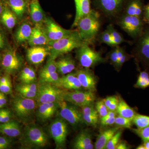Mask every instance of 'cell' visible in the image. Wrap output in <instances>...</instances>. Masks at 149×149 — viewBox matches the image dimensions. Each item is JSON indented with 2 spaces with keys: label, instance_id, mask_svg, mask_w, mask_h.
Returning a JSON list of instances; mask_svg holds the SVG:
<instances>
[{
  "label": "cell",
  "instance_id": "obj_6",
  "mask_svg": "<svg viewBox=\"0 0 149 149\" xmlns=\"http://www.w3.org/2000/svg\"><path fill=\"white\" fill-rule=\"evenodd\" d=\"M49 132L55 143L56 149H62L65 147L68 135V126L62 118H57L51 123Z\"/></svg>",
  "mask_w": 149,
  "mask_h": 149
},
{
  "label": "cell",
  "instance_id": "obj_58",
  "mask_svg": "<svg viewBox=\"0 0 149 149\" xmlns=\"http://www.w3.org/2000/svg\"><path fill=\"white\" fill-rule=\"evenodd\" d=\"M143 145L146 149H149V141H144Z\"/></svg>",
  "mask_w": 149,
  "mask_h": 149
},
{
  "label": "cell",
  "instance_id": "obj_27",
  "mask_svg": "<svg viewBox=\"0 0 149 149\" xmlns=\"http://www.w3.org/2000/svg\"><path fill=\"white\" fill-rule=\"evenodd\" d=\"M17 17L10 8L4 6L1 20L3 24L8 29H12L17 23Z\"/></svg>",
  "mask_w": 149,
  "mask_h": 149
},
{
  "label": "cell",
  "instance_id": "obj_22",
  "mask_svg": "<svg viewBox=\"0 0 149 149\" xmlns=\"http://www.w3.org/2000/svg\"><path fill=\"white\" fill-rule=\"evenodd\" d=\"M76 8V14L72 27L77 26L81 18L86 16L91 10V0H74Z\"/></svg>",
  "mask_w": 149,
  "mask_h": 149
},
{
  "label": "cell",
  "instance_id": "obj_35",
  "mask_svg": "<svg viewBox=\"0 0 149 149\" xmlns=\"http://www.w3.org/2000/svg\"><path fill=\"white\" fill-rule=\"evenodd\" d=\"M136 88L145 89L149 87V74L146 71L140 72L137 82L134 85Z\"/></svg>",
  "mask_w": 149,
  "mask_h": 149
},
{
  "label": "cell",
  "instance_id": "obj_39",
  "mask_svg": "<svg viewBox=\"0 0 149 149\" xmlns=\"http://www.w3.org/2000/svg\"><path fill=\"white\" fill-rule=\"evenodd\" d=\"M122 131L118 130L114 135L110 139L105 147L106 149H116L118 144L120 142V138L122 135Z\"/></svg>",
  "mask_w": 149,
  "mask_h": 149
},
{
  "label": "cell",
  "instance_id": "obj_47",
  "mask_svg": "<svg viewBox=\"0 0 149 149\" xmlns=\"http://www.w3.org/2000/svg\"><path fill=\"white\" fill-rule=\"evenodd\" d=\"M109 58L111 63L116 68L118 63V56L117 48L112 50L109 54Z\"/></svg>",
  "mask_w": 149,
  "mask_h": 149
},
{
  "label": "cell",
  "instance_id": "obj_38",
  "mask_svg": "<svg viewBox=\"0 0 149 149\" xmlns=\"http://www.w3.org/2000/svg\"><path fill=\"white\" fill-rule=\"evenodd\" d=\"M57 72L55 60L49 58L46 64L40 71V74Z\"/></svg>",
  "mask_w": 149,
  "mask_h": 149
},
{
  "label": "cell",
  "instance_id": "obj_60",
  "mask_svg": "<svg viewBox=\"0 0 149 149\" xmlns=\"http://www.w3.org/2000/svg\"><path fill=\"white\" fill-rule=\"evenodd\" d=\"M3 107V106L1 102V98H0V109H1Z\"/></svg>",
  "mask_w": 149,
  "mask_h": 149
},
{
  "label": "cell",
  "instance_id": "obj_44",
  "mask_svg": "<svg viewBox=\"0 0 149 149\" xmlns=\"http://www.w3.org/2000/svg\"><path fill=\"white\" fill-rule=\"evenodd\" d=\"M100 41L101 42L104 43L110 46H115L112 39L111 35L107 29L101 34L100 37Z\"/></svg>",
  "mask_w": 149,
  "mask_h": 149
},
{
  "label": "cell",
  "instance_id": "obj_24",
  "mask_svg": "<svg viewBox=\"0 0 149 149\" xmlns=\"http://www.w3.org/2000/svg\"><path fill=\"white\" fill-rule=\"evenodd\" d=\"M57 71L62 75L72 72L75 68V62L72 57L66 56L56 61Z\"/></svg>",
  "mask_w": 149,
  "mask_h": 149
},
{
  "label": "cell",
  "instance_id": "obj_25",
  "mask_svg": "<svg viewBox=\"0 0 149 149\" xmlns=\"http://www.w3.org/2000/svg\"><path fill=\"white\" fill-rule=\"evenodd\" d=\"M30 18L36 25H41L45 18L42 9L38 0H32L29 4Z\"/></svg>",
  "mask_w": 149,
  "mask_h": 149
},
{
  "label": "cell",
  "instance_id": "obj_16",
  "mask_svg": "<svg viewBox=\"0 0 149 149\" xmlns=\"http://www.w3.org/2000/svg\"><path fill=\"white\" fill-rule=\"evenodd\" d=\"M125 0H96L99 8L109 15H113L119 12Z\"/></svg>",
  "mask_w": 149,
  "mask_h": 149
},
{
  "label": "cell",
  "instance_id": "obj_32",
  "mask_svg": "<svg viewBox=\"0 0 149 149\" xmlns=\"http://www.w3.org/2000/svg\"><path fill=\"white\" fill-rule=\"evenodd\" d=\"M19 78L21 83L24 84L35 83L37 80L35 70L30 67H27L22 70Z\"/></svg>",
  "mask_w": 149,
  "mask_h": 149
},
{
  "label": "cell",
  "instance_id": "obj_13",
  "mask_svg": "<svg viewBox=\"0 0 149 149\" xmlns=\"http://www.w3.org/2000/svg\"><path fill=\"white\" fill-rule=\"evenodd\" d=\"M75 73L82 88L86 91H96L97 83L96 76L89 68L79 70Z\"/></svg>",
  "mask_w": 149,
  "mask_h": 149
},
{
  "label": "cell",
  "instance_id": "obj_9",
  "mask_svg": "<svg viewBox=\"0 0 149 149\" xmlns=\"http://www.w3.org/2000/svg\"><path fill=\"white\" fill-rule=\"evenodd\" d=\"M118 24L132 38L140 37L143 31V20L137 17L126 14L120 19Z\"/></svg>",
  "mask_w": 149,
  "mask_h": 149
},
{
  "label": "cell",
  "instance_id": "obj_3",
  "mask_svg": "<svg viewBox=\"0 0 149 149\" xmlns=\"http://www.w3.org/2000/svg\"><path fill=\"white\" fill-rule=\"evenodd\" d=\"M22 143L29 148H40L45 146L48 137L42 128L35 124H30L24 128Z\"/></svg>",
  "mask_w": 149,
  "mask_h": 149
},
{
  "label": "cell",
  "instance_id": "obj_18",
  "mask_svg": "<svg viewBox=\"0 0 149 149\" xmlns=\"http://www.w3.org/2000/svg\"><path fill=\"white\" fill-rule=\"evenodd\" d=\"M59 108L58 102L40 104L37 112V116L39 120L45 122L52 118Z\"/></svg>",
  "mask_w": 149,
  "mask_h": 149
},
{
  "label": "cell",
  "instance_id": "obj_55",
  "mask_svg": "<svg viewBox=\"0 0 149 149\" xmlns=\"http://www.w3.org/2000/svg\"><path fill=\"white\" fill-rule=\"evenodd\" d=\"M10 80H11L10 77L8 74L4 75L2 77H0V83L5 84V83H8Z\"/></svg>",
  "mask_w": 149,
  "mask_h": 149
},
{
  "label": "cell",
  "instance_id": "obj_33",
  "mask_svg": "<svg viewBox=\"0 0 149 149\" xmlns=\"http://www.w3.org/2000/svg\"><path fill=\"white\" fill-rule=\"evenodd\" d=\"M59 78L57 72L40 74L39 83H51L55 85Z\"/></svg>",
  "mask_w": 149,
  "mask_h": 149
},
{
  "label": "cell",
  "instance_id": "obj_52",
  "mask_svg": "<svg viewBox=\"0 0 149 149\" xmlns=\"http://www.w3.org/2000/svg\"><path fill=\"white\" fill-rule=\"evenodd\" d=\"M12 116V114L11 112L9 110L7 109L6 111L2 118L0 123H4L8 122L11 120Z\"/></svg>",
  "mask_w": 149,
  "mask_h": 149
},
{
  "label": "cell",
  "instance_id": "obj_48",
  "mask_svg": "<svg viewBox=\"0 0 149 149\" xmlns=\"http://www.w3.org/2000/svg\"><path fill=\"white\" fill-rule=\"evenodd\" d=\"M18 85L21 88H24V89L33 91V92H37L38 84L35 83H28V84L22 83V84H19Z\"/></svg>",
  "mask_w": 149,
  "mask_h": 149
},
{
  "label": "cell",
  "instance_id": "obj_40",
  "mask_svg": "<svg viewBox=\"0 0 149 149\" xmlns=\"http://www.w3.org/2000/svg\"><path fill=\"white\" fill-rule=\"evenodd\" d=\"M132 120L118 116L116 117L114 124L119 128H130L132 126Z\"/></svg>",
  "mask_w": 149,
  "mask_h": 149
},
{
  "label": "cell",
  "instance_id": "obj_8",
  "mask_svg": "<svg viewBox=\"0 0 149 149\" xmlns=\"http://www.w3.org/2000/svg\"><path fill=\"white\" fill-rule=\"evenodd\" d=\"M95 99V96L94 92L88 91L75 90L72 92L65 91L63 96V101L80 107L93 103Z\"/></svg>",
  "mask_w": 149,
  "mask_h": 149
},
{
  "label": "cell",
  "instance_id": "obj_2",
  "mask_svg": "<svg viewBox=\"0 0 149 149\" xmlns=\"http://www.w3.org/2000/svg\"><path fill=\"white\" fill-rule=\"evenodd\" d=\"M100 19L99 13L91 10L86 16L78 22L76 26L77 31L84 42L90 44L95 39L100 27Z\"/></svg>",
  "mask_w": 149,
  "mask_h": 149
},
{
  "label": "cell",
  "instance_id": "obj_42",
  "mask_svg": "<svg viewBox=\"0 0 149 149\" xmlns=\"http://www.w3.org/2000/svg\"><path fill=\"white\" fill-rule=\"evenodd\" d=\"M132 130L143 142L149 141V126L144 128L133 129Z\"/></svg>",
  "mask_w": 149,
  "mask_h": 149
},
{
  "label": "cell",
  "instance_id": "obj_10",
  "mask_svg": "<svg viewBox=\"0 0 149 149\" xmlns=\"http://www.w3.org/2000/svg\"><path fill=\"white\" fill-rule=\"evenodd\" d=\"M60 115L61 118L73 126H77L83 122L82 112L76 106L70 104L65 101L58 102Z\"/></svg>",
  "mask_w": 149,
  "mask_h": 149
},
{
  "label": "cell",
  "instance_id": "obj_43",
  "mask_svg": "<svg viewBox=\"0 0 149 149\" xmlns=\"http://www.w3.org/2000/svg\"><path fill=\"white\" fill-rule=\"evenodd\" d=\"M95 108L98 113L99 117H100V118L107 115L109 111L106 106L105 105L103 100L99 101L96 103Z\"/></svg>",
  "mask_w": 149,
  "mask_h": 149
},
{
  "label": "cell",
  "instance_id": "obj_46",
  "mask_svg": "<svg viewBox=\"0 0 149 149\" xmlns=\"http://www.w3.org/2000/svg\"><path fill=\"white\" fill-rule=\"evenodd\" d=\"M0 92L4 94H10L12 93V87L11 80L5 84L0 83Z\"/></svg>",
  "mask_w": 149,
  "mask_h": 149
},
{
  "label": "cell",
  "instance_id": "obj_19",
  "mask_svg": "<svg viewBox=\"0 0 149 149\" xmlns=\"http://www.w3.org/2000/svg\"><path fill=\"white\" fill-rule=\"evenodd\" d=\"M28 42L29 45L35 47L48 45L49 41L41 25H36L32 28V33Z\"/></svg>",
  "mask_w": 149,
  "mask_h": 149
},
{
  "label": "cell",
  "instance_id": "obj_20",
  "mask_svg": "<svg viewBox=\"0 0 149 149\" xmlns=\"http://www.w3.org/2000/svg\"><path fill=\"white\" fill-rule=\"evenodd\" d=\"M83 122L88 126L95 127L99 121L98 113L93 103L82 107Z\"/></svg>",
  "mask_w": 149,
  "mask_h": 149
},
{
  "label": "cell",
  "instance_id": "obj_28",
  "mask_svg": "<svg viewBox=\"0 0 149 149\" xmlns=\"http://www.w3.org/2000/svg\"><path fill=\"white\" fill-rule=\"evenodd\" d=\"M32 28L27 22L22 24L17 28L15 34V39L17 42L21 44L28 41L32 33Z\"/></svg>",
  "mask_w": 149,
  "mask_h": 149
},
{
  "label": "cell",
  "instance_id": "obj_57",
  "mask_svg": "<svg viewBox=\"0 0 149 149\" xmlns=\"http://www.w3.org/2000/svg\"><path fill=\"white\" fill-rule=\"evenodd\" d=\"M4 8V6L3 5L2 3L0 1V20H1L2 14Z\"/></svg>",
  "mask_w": 149,
  "mask_h": 149
},
{
  "label": "cell",
  "instance_id": "obj_17",
  "mask_svg": "<svg viewBox=\"0 0 149 149\" xmlns=\"http://www.w3.org/2000/svg\"><path fill=\"white\" fill-rule=\"evenodd\" d=\"M54 85L60 88L74 91L80 90L82 88L76 73L74 72L63 75Z\"/></svg>",
  "mask_w": 149,
  "mask_h": 149
},
{
  "label": "cell",
  "instance_id": "obj_41",
  "mask_svg": "<svg viewBox=\"0 0 149 149\" xmlns=\"http://www.w3.org/2000/svg\"><path fill=\"white\" fill-rule=\"evenodd\" d=\"M16 89L20 96L23 97L32 99L36 98L37 94V92H33V91L24 89L19 87L18 85L16 86Z\"/></svg>",
  "mask_w": 149,
  "mask_h": 149
},
{
  "label": "cell",
  "instance_id": "obj_30",
  "mask_svg": "<svg viewBox=\"0 0 149 149\" xmlns=\"http://www.w3.org/2000/svg\"><path fill=\"white\" fill-rule=\"evenodd\" d=\"M144 6L141 0H130L126 6V15L142 18Z\"/></svg>",
  "mask_w": 149,
  "mask_h": 149
},
{
  "label": "cell",
  "instance_id": "obj_59",
  "mask_svg": "<svg viewBox=\"0 0 149 149\" xmlns=\"http://www.w3.org/2000/svg\"><path fill=\"white\" fill-rule=\"evenodd\" d=\"M136 149H146V148H145L143 144L137 147V148H136Z\"/></svg>",
  "mask_w": 149,
  "mask_h": 149
},
{
  "label": "cell",
  "instance_id": "obj_62",
  "mask_svg": "<svg viewBox=\"0 0 149 149\" xmlns=\"http://www.w3.org/2000/svg\"><path fill=\"white\" fill-rule=\"evenodd\" d=\"M0 76H1V72H0Z\"/></svg>",
  "mask_w": 149,
  "mask_h": 149
},
{
  "label": "cell",
  "instance_id": "obj_45",
  "mask_svg": "<svg viewBox=\"0 0 149 149\" xmlns=\"http://www.w3.org/2000/svg\"><path fill=\"white\" fill-rule=\"evenodd\" d=\"M11 139L6 137L0 136V149H6L10 148L12 145Z\"/></svg>",
  "mask_w": 149,
  "mask_h": 149
},
{
  "label": "cell",
  "instance_id": "obj_21",
  "mask_svg": "<svg viewBox=\"0 0 149 149\" xmlns=\"http://www.w3.org/2000/svg\"><path fill=\"white\" fill-rule=\"evenodd\" d=\"M95 146L91 134L87 130H83L75 138L73 148L75 149H93Z\"/></svg>",
  "mask_w": 149,
  "mask_h": 149
},
{
  "label": "cell",
  "instance_id": "obj_31",
  "mask_svg": "<svg viewBox=\"0 0 149 149\" xmlns=\"http://www.w3.org/2000/svg\"><path fill=\"white\" fill-rule=\"evenodd\" d=\"M116 112L120 116L131 120H133V118L137 114L133 109L129 106L123 99H119V98Z\"/></svg>",
  "mask_w": 149,
  "mask_h": 149
},
{
  "label": "cell",
  "instance_id": "obj_36",
  "mask_svg": "<svg viewBox=\"0 0 149 149\" xmlns=\"http://www.w3.org/2000/svg\"><path fill=\"white\" fill-rule=\"evenodd\" d=\"M107 29L109 31L110 34L111 35L112 39L114 43L115 46H117L121 43L125 42L121 35L115 29L114 27L111 24L109 25L107 27Z\"/></svg>",
  "mask_w": 149,
  "mask_h": 149
},
{
  "label": "cell",
  "instance_id": "obj_23",
  "mask_svg": "<svg viewBox=\"0 0 149 149\" xmlns=\"http://www.w3.org/2000/svg\"><path fill=\"white\" fill-rule=\"evenodd\" d=\"M0 133L9 137H17L21 134V129L18 122L10 120L7 122L0 123Z\"/></svg>",
  "mask_w": 149,
  "mask_h": 149
},
{
  "label": "cell",
  "instance_id": "obj_37",
  "mask_svg": "<svg viewBox=\"0 0 149 149\" xmlns=\"http://www.w3.org/2000/svg\"><path fill=\"white\" fill-rule=\"evenodd\" d=\"M116 114V111H109L107 115L101 118V124L103 126H109L114 124Z\"/></svg>",
  "mask_w": 149,
  "mask_h": 149
},
{
  "label": "cell",
  "instance_id": "obj_56",
  "mask_svg": "<svg viewBox=\"0 0 149 149\" xmlns=\"http://www.w3.org/2000/svg\"><path fill=\"white\" fill-rule=\"evenodd\" d=\"M7 109H0V123H1V120L3 116L4 115Z\"/></svg>",
  "mask_w": 149,
  "mask_h": 149
},
{
  "label": "cell",
  "instance_id": "obj_7",
  "mask_svg": "<svg viewBox=\"0 0 149 149\" xmlns=\"http://www.w3.org/2000/svg\"><path fill=\"white\" fill-rule=\"evenodd\" d=\"M34 99L17 96L14 98L12 107L17 116L22 120H25L33 114L36 108Z\"/></svg>",
  "mask_w": 149,
  "mask_h": 149
},
{
  "label": "cell",
  "instance_id": "obj_15",
  "mask_svg": "<svg viewBox=\"0 0 149 149\" xmlns=\"http://www.w3.org/2000/svg\"><path fill=\"white\" fill-rule=\"evenodd\" d=\"M137 46V55L139 58L149 65V27L143 31Z\"/></svg>",
  "mask_w": 149,
  "mask_h": 149
},
{
  "label": "cell",
  "instance_id": "obj_49",
  "mask_svg": "<svg viewBox=\"0 0 149 149\" xmlns=\"http://www.w3.org/2000/svg\"><path fill=\"white\" fill-rule=\"evenodd\" d=\"M118 102H119V98L118 97L116 96H113L110 104L108 107L109 110L116 111L118 106Z\"/></svg>",
  "mask_w": 149,
  "mask_h": 149
},
{
  "label": "cell",
  "instance_id": "obj_11",
  "mask_svg": "<svg viewBox=\"0 0 149 149\" xmlns=\"http://www.w3.org/2000/svg\"><path fill=\"white\" fill-rule=\"evenodd\" d=\"M22 64V58L13 50H8L4 54L2 66L8 74H16L21 69Z\"/></svg>",
  "mask_w": 149,
  "mask_h": 149
},
{
  "label": "cell",
  "instance_id": "obj_12",
  "mask_svg": "<svg viewBox=\"0 0 149 149\" xmlns=\"http://www.w3.org/2000/svg\"><path fill=\"white\" fill-rule=\"evenodd\" d=\"M44 23L43 29L49 42L60 40L72 32V30L63 29L49 17L45 18Z\"/></svg>",
  "mask_w": 149,
  "mask_h": 149
},
{
  "label": "cell",
  "instance_id": "obj_1",
  "mask_svg": "<svg viewBox=\"0 0 149 149\" xmlns=\"http://www.w3.org/2000/svg\"><path fill=\"white\" fill-rule=\"evenodd\" d=\"M85 42L78 31H72L69 35L60 40L49 42V58L55 60L60 56L80 47Z\"/></svg>",
  "mask_w": 149,
  "mask_h": 149
},
{
  "label": "cell",
  "instance_id": "obj_51",
  "mask_svg": "<svg viewBox=\"0 0 149 149\" xmlns=\"http://www.w3.org/2000/svg\"><path fill=\"white\" fill-rule=\"evenodd\" d=\"M130 55H129L128 54H126V53L124 52L122 56L118 61L117 68L119 69V68H121L123 65L125 63V62L128 60V59L130 58Z\"/></svg>",
  "mask_w": 149,
  "mask_h": 149
},
{
  "label": "cell",
  "instance_id": "obj_4",
  "mask_svg": "<svg viewBox=\"0 0 149 149\" xmlns=\"http://www.w3.org/2000/svg\"><path fill=\"white\" fill-rule=\"evenodd\" d=\"M64 91L54 84L48 83H39L36 100L40 104L55 102L63 101Z\"/></svg>",
  "mask_w": 149,
  "mask_h": 149
},
{
  "label": "cell",
  "instance_id": "obj_14",
  "mask_svg": "<svg viewBox=\"0 0 149 149\" xmlns=\"http://www.w3.org/2000/svg\"><path fill=\"white\" fill-rule=\"evenodd\" d=\"M48 54L49 47L35 46L32 47L27 50L26 57L29 63L37 65L42 63Z\"/></svg>",
  "mask_w": 149,
  "mask_h": 149
},
{
  "label": "cell",
  "instance_id": "obj_29",
  "mask_svg": "<svg viewBox=\"0 0 149 149\" xmlns=\"http://www.w3.org/2000/svg\"><path fill=\"white\" fill-rule=\"evenodd\" d=\"M7 3L17 18L19 19L22 18L27 8L26 0H7Z\"/></svg>",
  "mask_w": 149,
  "mask_h": 149
},
{
  "label": "cell",
  "instance_id": "obj_61",
  "mask_svg": "<svg viewBox=\"0 0 149 149\" xmlns=\"http://www.w3.org/2000/svg\"><path fill=\"white\" fill-rule=\"evenodd\" d=\"M1 55H0V61H1Z\"/></svg>",
  "mask_w": 149,
  "mask_h": 149
},
{
  "label": "cell",
  "instance_id": "obj_5",
  "mask_svg": "<svg viewBox=\"0 0 149 149\" xmlns=\"http://www.w3.org/2000/svg\"><path fill=\"white\" fill-rule=\"evenodd\" d=\"M89 44L85 42L76 50V57L81 66L85 68L93 67L105 61L100 53L90 47Z\"/></svg>",
  "mask_w": 149,
  "mask_h": 149
},
{
  "label": "cell",
  "instance_id": "obj_26",
  "mask_svg": "<svg viewBox=\"0 0 149 149\" xmlns=\"http://www.w3.org/2000/svg\"><path fill=\"white\" fill-rule=\"evenodd\" d=\"M119 127H114V128H109L107 129L102 132L98 137L97 138L95 143V148L96 149H104L105 148L108 142L111 139L115 133L118 130H119Z\"/></svg>",
  "mask_w": 149,
  "mask_h": 149
},
{
  "label": "cell",
  "instance_id": "obj_34",
  "mask_svg": "<svg viewBox=\"0 0 149 149\" xmlns=\"http://www.w3.org/2000/svg\"><path fill=\"white\" fill-rule=\"evenodd\" d=\"M132 122L138 128L149 126V116L137 113L133 118Z\"/></svg>",
  "mask_w": 149,
  "mask_h": 149
},
{
  "label": "cell",
  "instance_id": "obj_53",
  "mask_svg": "<svg viewBox=\"0 0 149 149\" xmlns=\"http://www.w3.org/2000/svg\"><path fill=\"white\" fill-rule=\"evenodd\" d=\"M6 45V38L4 34L0 31V49H3Z\"/></svg>",
  "mask_w": 149,
  "mask_h": 149
},
{
  "label": "cell",
  "instance_id": "obj_50",
  "mask_svg": "<svg viewBox=\"0 0 149 149\" xmlns=\"http://www.w3.org/2000/svg\"><path fill=\"white\" fill-rule=\"evenodd\" d=\"M142 17L143 22L149 24V3L144 6Z\"/></svg>",
  "mask_w": 149,
  "mask_h": 149
},
{
  "label": "cell",
  "instance_id": "obj_54",
  "mask_svg": "<svg viewBox=\"0 0 149 149\" xmlns=\"http://www.w3.org/2000/svg\"><path fill=\"white\" fill-rule=\"evenodd\" d=\"M130 148L128 145L124 142H119L116 146V149H128Z\"/></svg>",
  "mask_w": 149,
  "mask_h": 149
}]
</instances>
